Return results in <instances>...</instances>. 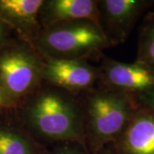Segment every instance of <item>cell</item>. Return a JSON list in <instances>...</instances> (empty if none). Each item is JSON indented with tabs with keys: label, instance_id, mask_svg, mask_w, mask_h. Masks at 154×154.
I'll list each match as a JSON object with an SVG mask.
<instances>
[{
	"label": "cell",
	"instance_id": "1",
	"mask_svg": "<svg viewBox=\"0 0 154 154\" xmlns=\"http://www.w3.org/2000/svg\"><path fill=\"white\" fill-rule=\"evenodd\" d=\"M25 119L37 137L58 142L83 143L86 140L82 100L51 85H42L29 95Z\"/></svg>",
	"mask_w": 154,
	"mask_h": 154
},
{
	"label": "cell",
	"instance_id": "2",
	"mask_svg": "<svg viewBox=\"0 0 154 154\" xmlns=\"http://www.w3.org/2000/svg\"><path fill=\"white\" fill-rule=\"evenodd\" d=\"M82 103L85 138L98 146L116 141L139 109L134 96L105 85L86 92Z\"/></svg>",
	"mask_w": 154,
	"mask_h": 154
},
{
	"label": "cell",
	"instance_id": "3",
	"mask_svg": "<svg viewBox=\"0 0 154 154\" xmlns=\"http://www.w3.org/2000/svg\"><path fill=\"white\" fill-rule=\"evenodd\" d=\"M45 58L85 60L111 46L99 24L90 20L58 23L42 28L30 43Z\"/></svg>",
	"mask_w": 154,
	"mask_h": 154
},
{
	"label": "cell",
	"instance_id": "4",
	"mask_svg": "<svg viewBox=\"0 0 154 154\" xmlns=\"http://www.w3.org/2000/svg\"><path fill=\"white\" fill-rule=\"evenodd\" d=\"M43 57L32 45L0 54V85L11 99L29 96L43 85Z\"/></svg>",
	"mask_w": 154,
	"mask_h": 154
},
{
	"label": "cell",
	"instance_id": "5",
	"mask_svg": "<svg viewBox=\"0 0 154 154\" xmlns=\"http://www.w3.org/2000/svg\"><path fill=\"white\" fill-rule=\"evenodd\" d=\"M43 82L76 95L94 88L99 70L86 60L43 57Z\"/></svg>",
	"mask_w": 154,
	"mask_h": 154
},
{
	"label": "cell",
	"instance_id": "6",
	"mask_svg": "<svg viewBox=\"0 0 154 154\" xmlns=\"http://www.w3.org/2000/svg\"><path fill=\"white\" fill-rule=\"evenodd\" d=\"M148 4L141 0L98 1L99 24L111 45L128 38Z\"/></svg>",
	"mask_w": 154,
	"mask_h": 154
},
{
	"label": "cell",
	"instance_id": "7",
	"mask_svg": "<svg viewBox=\"0 0 154 154\" xmlns=\"http://www.w3.org/2000/svg\"><path fill=\"white\" fill-rule=\"evenodd\" d=\"M99 78L106 87L132 96L154 93V72L137 62L105 59L99 69Z\"/></svg>",
	"mask_w": 154,
	"mask_h": 154
},
{
	"label": "cell",
	"instance_id": "8",
	"mask_svg": "<svg viewBox=\"0 0 154 154\" xmlns=\"http://www.w3.org/2000/svg\"><path fill=\"white\" fill-rule=\"evenodd\" d=\"M38 20L42 28L79 20H90L99 24L98 1L46 0L39 10Z\"/></svg>",
	"mask_w": 154,
	"mask_h": 154
},
{
	"label": "cell",
	"instance_id": "9",
	"mask_svg": "<svg viewBox=\"0 0 154 154\" xmlns=\"http://www.w3.org/2000/svg\"><path fill=\"white\" fill-rule=\"evenodd\" d=\"M127 154H154V111L138 109L116 140Z\"/></svg>",
	"mask_w": 154,
	"mask_h": 154
},
{
	"label": "cell",
	"instance_id": "10",
	"mask_svg": "<svg viewBox=\"0 0 154 154\" xmlns=\"http://www.w3.org/2000/svg\"><path fill=\"white\" fill-rule=\"evenodd\" d=\"M43 2L44 0H0V13L22 28L31 43L42 29L38 14Z\"/></svg>",
	"mask_w": 154,
	"mask_h": 154
},
{
	"label": "cell",
	"instance_id": "11",
	"mask_svg": "<svg viewBox=\"0 0 154 154\" xmlns=\"http://www.w3.org/2000/svg\"><path fill=\"white\" fill-rule=\"evenodd\" d=\"M31 140L23 134L0 128V154H33Z\"/></svg>",
	"mask_w": 154,
	"mask_h": 154
},
{
	"label": "cell",
	"instance_id": "12",
	"mask_svg": "<svg viewBox=\"0 0 154 154\" xmlns=\"http://www.w3.org/2000/svg\"><path fill=\"white\" fill-rule=\"evenodd\" d=\"M136 62L154 72V19L145 23L141 29Z\"/></svg>",
	"mask_w": 154,
	"mask_h": 154
},
{
	"label": "cell",
	"instance_id": "13",
	"mask_svg": "<svg viewBox=\"0 0 154 154\" xmlns=\"http://www.w3.org/2000/svg\"><path fill=\"white\" fill-rule=\"evenodd\" d=\"M64 145L58 148L53 154H83L80 149L81 142L77 141H65Z\"/></svg>",
	"mask_w": 154,
	"mask_h": 154
},
{
	"label": "cell",
	"instance_id": "14",
	"mask_svg": "<svg viewBox=\"0 0 154 154\" xmlns=\"http://www.w3.org/2000/svg\"><path fill=\"white\" fill-rule=\"evenodd\" d=\"M138 99L143 104L145 107L154 111V93L140 95L138 96Z\"/></svg>",
	"mask_w": 154,
	"mask_h": 154
},
{
	"label": "cell",
	"instance_id": "15",
	"mask_svg": "<svg viewBox=\"0 0 154 154\" xmlns=\"http://www.w3.org/2000/svg\"><path fill=\"white\" fill-rule=\"evenodd\" d=\"M11 103V99L7 96V94H5V92L4 91V89L0 85V107L6 106V105H10Z\"/></svg>",
	"mask_w": 154,
	"mask_h": 154
},
{
	"label": "cell",
	"instance_id": "16",
	"mask_svg": "<svg viewBox=\"0 0 154 154\" xmlns=\"http://www.w3.org/2000/svg\"><path fill=\"white\" fill-rule=\"evenodd\" d=\"M4 33H5V28H4V25H3V23L0 22V41H1V39L3 38Z\"/></svg>",
	"mask_w": 154,
	"mask_h": 154
}]
</instances>
